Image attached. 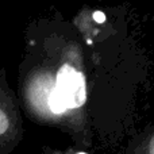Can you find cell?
<instances>
[{"label": "cell", "mask_w": 154, "mask_h": 154, "mask_svg": "<svg viewBox=\"0 0 154 154\" xmlns=\"http://www.w3.org/2000/svg\"><path fill=\"white\" fill-rule=\"evenodd\" d=\"M81 51L76 45H68L61 54L58 68L54 70L56 87L69 111L70 116H81L87 101V82L82 72Z\"/></svg>", "instance_id": "cell-1"}, {"label": "cell", "mask_w": 154, "mask_h": 154, "mask_svg": "<svg viewBox=\"0 0 154 154\" xmlns=\"http://www.w3.org/2000/svg\"><path fill=\"white\" fill-rule=\"evenodd\" d=\"M23 138L19 99L8 85L5 69L0 70V154H10Z\"/></svg>", "instance_id": "cell-2"}, {"label": "cell", "mask_w": 154, "mask_h": 154, "mask_svg": "<svg viewBox=\"0 0 154 154\" xmlns=\"http://www.w3.org/2000/svg\"><path fill=\"white\" fill-rule=\"evenodd\" d=\"M126 154H154V126L142 134Z\"/></svg>", "instance_id": "cell-3"}, {"label": "cell", "mask_w": 154, "mask_h": 154, "mask_svg": "<svg viewBox=\"0 0 154 154\" xmlns=\"http://www.w3.org/2000/svg\"><path fill=\"white\" fill-rule=\"evenodd\" d=\"M92 16H93V20H95L96 23H103V22H106V15H104L101 11H95Z\"/></svg>", "instance_id": "cell-4"}, {"label": "cell", "mask_w": 154, "mask_h": 154, "mask_svg": "<svg viewBox=\"0 0 154 154\" xmlns=\"http://www.w3.org/2000/svg\"><path fill=\"white\" fill-rule=\"evenodd\" d=\"M62 154H88V153L82 152V150H76L75 147H68L65 152H62Z\"/></svg>", "instance_id": "cell-5"}, {"label": "cell", "mask_w": 154, "mask_h": 154, "mask_svg": "<svg viewBox=\"0 0 154 154\" xmlns=\"http://www.w3.org/2000/svg\"><path fill=\"white\" fill-rule=\"evenodd\" d=\"M42 154H62V152H60V150H54V149H51V147L45 146L42 149Z\"/></svg>", "instance_id": "cell-6"}]
</instances>
